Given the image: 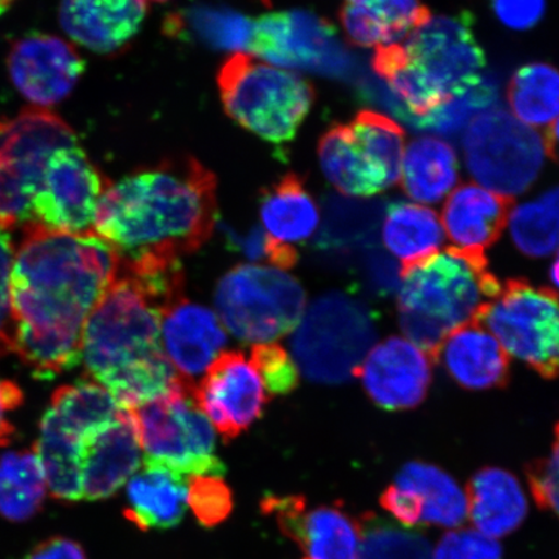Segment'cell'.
<instances>
[{"mask_svg":"<svg viewBox=\"0 0 559 559\" xmlns=\"http://www.w3.org/2000/svg\"><path fill=\"white\" fill-rule=\"evenodd\" d=\"M24 233L10 282L11 352L37 379L51 380L81 361L83 331L117 276L120 255L94 233L38 225Z\"/></svg>","mask_w":559,"mask_h":559,"instance_id":"obj_1","label":"cell"},{"mask_svg":"<svg viewBox=\"0 0 559 559\" xmlns=\"http://www.w3.org/2000/svg\"><path fill=\"white\" fill-rule=\"evenodd\" d=\"M216 221V180L193 158L144 167L110 185L93 233L123 260L178 261L200 249Z\"/></svg>","mask_w":559,"mask_h":559,"instance_id":"obj_2","label":"cell"},{"mask_svg":"<svg viewBox=\"0 0 559 559\" xmlns=\"http://www.w3.org/2000/svg\"><path fill=\"white\" fill-rule=\"evenodd\" d=\"M404 40L376 48L372 67L412 117L435 114L484 81L486 56L469 13L430 16Z\"/></svg>","mask_w":559,"mask_h":559,"instance_id":"obj_3","label":"cell"},{"mask_svg":"<svg viewBox=\"0 0 559 559\" xmlns=\"http://www.w3.org/2000/svg\"><path fill=\"white\" fill-rule=\"evenodd\" d=\"M501 288L485 250L452 247L437 251L401 270L397 311L402 330L436 362L447 335L477 321Z\"/></svg>","mask_w":559,"mask_h":559,"instance_id":"obj_4","label":"cell"},{"mask_svg":"<svg viewBox=\"0 0 559 559\" xmlns=\"http://www.w3.org/2000/svg\"><path fill=\"white\" fill-rule=\"evenodd\" d=\"M160 323L163 306L118 267L83 331L87 379L115 396L139 370L169 359L160 347Z\"/></svg>","mask_w":559,"mask_h":559,"instance_id":"obj_5","label":"cell"},{"mask_svg":"<svg viewBox=\"0 0 559 559\" xmlns=\"http://www.w3.org/2000/svg\"><path fill=\"white\" fill-rule=\"evenodd\" d=\"M218 85L227 115L267 142L296 136L314 100L310 82L255 56L234 53L221 68Z\"/></svg>","mask_w":559,"mask_h":559,"instance_id":"obj_6","label":"cell"},{"mask_svg":"<svg viewBox=\"0 0 559 559\" xmlns=\"http://www.w3.org/2000/svg\"><path fill=\"white\" fill-rule=\"evenodd\" d=\"M377 337L373 313L344 293L319 297L292 337L293 358L307 379L338 384L352 380Z\"/></svg>","mask_w":559,"mask_h":559,"instance_id":"obj_7","label":"cell"},{"mask_svg":"<svg viewBox=\"0 0 559 559\" xmlns=\"http://www.w3.org/2000/svg\"><path fill=\"white\" fill-rule=\"evenodd\" d=\"M404 130L391 118L362 110L348 123L335 124L319 143L324 177L341 193L372 198L401 179Z\"/></svg>","mask_w":559,"mask_h":559,"instance_id":"obj_8","label":"cell"},{"mask_svg":"<svg viewBox=\"0 0 559 559\" xmlns=\"http://www.w3.org/2000/svg\"><path fill=\"white\" fill-rule=\"evenodd\" d=\"M193 381L183 379L166 395L128 409L144 451V466L185 477H222L226 466L215 454L214 430L193 401Z\"/></svg>","mask_w":559,"mask_h":559,"instance_id":"obj_9","label":"cell"},{"mask_svg":"<svg viewBox=\"0 0 559 559\" xmlns=\"http://www.w3.org/2000/svg\"><path fill=\"white\" fill-rule=\"evenodd\" d=\"M76 144L70 126L46 108H26L0 120V227L34 225L33 200L48 157Z\"/></svg>","mask_w":559,"mask_h":559,"instance_id":"obj_10","label":"cell"},{"mask_svg":"<svg viewBox=\"0 0 559 559\" xmlns=\"http://www.w3.org/2000/svg\"><path fill=\"white\" fill-rule=\"evenodd\" d=\"M215 304L236 338L265 344L296 330L305 313L306 293L283 271L240 264L221 280Z\"/></svg>","mask_w":559,"mask_h":559,"instance_id":"obj_11","label":"cell"},{"mask_svg":"<svg viewBox=\"0 0 559 559\" xmlns=\"http://www.w3.org/2000/svg\"><path fill=\"white\" fill-rule=\"evenodd\" d=\"M475 323L544 379H559V296L555 290L509 278Z\"/></svg>","mask_w":559,"mask_h":559,"instance_id":"obj_12","label":"cell"},{"mask_svg":"<svg viewBox=\"0 0 559 559\" xmlns=\"http://www.w3.org/2000/svg\"><path fill=\"white\" fill-rule=\"evenodd\" d=\"M463 146L472 177L486 190L512 200L535 183L547 156L544 138L496 108L473 118Z\"/></svg>","mask_w":559,"mask_h":559,"instance_id":"obj_13","label":"cell"},{"mask_svg":"<svg viewBox=\"0 0 559 559\" xmlns=\"http://www.w3.org/2000/svg\"><path fill=\"white\" fill-rule=\"evenodd\" d=\"M249 51L269 64L348 80L358 72L333 25L306 11L274 12L254 21Z\"/></svg>","mask_w":559,"mask_h":559,"instance_id":"obj_14","label":"cell"},{"mask_svg":"<svg viewBox=\"0 0 559 559\" xmlns=\"http://www.w3.org/2000/svg\"><path fill=\"white\" fill-rule=\"evenodd\" d=\"M109 186L79 145L56 150L34 195V225L55 233L93 234L97 205Z\"/></svg>","mask_w":559,"mask_h":559,"instance_id":"obj_15","label":"cell"},{"mask_svg":"<svg viewBox=\"0 0 559 559\" xmlns=\"http://www.w3.org/2000/svg\"><path fill=\"white\" fill-rule=\"evenodd\" d=\"M192 396L225 442L260 418L270 400L260 374L240 352L222 353L194 384Z\"/></svg>","mask_w":559,"mask_h":559,"instance_id":"obj_16","label":"cell"},{"mask_svg":"<svg viewBox=\"0 0 559 559\" xmlns=\"http://www.w3.org/2000/svg\"><path fill=\"white\" fill-rule=\"evenodd\" d=\"M381 506L407 528L454 530L467 520L466 492L440 467L414 461L404 465L382 493Z\"/></svg>","mask_w":559,"mask_h":559,"instance_id":"obj_17","label":"cell"},{"mask_svg":"<svg viewBox=\"0 0 559 559\" xmlns=\"http://www.w3.org/2000/svg\"><path fill=\"white\" fill-rule=\"evenodd\" d=\"M262 510L298 545L304 559H359L361 524L344 509L310 508L302 496L271 495L262 501Z\"/></svg>","mask_w":559,"mask_h":559,"instance_id":"obj_18","label":"cell"},{"mask_svg":"<svg viewBox=\"0 0 559 559\" xmlns=\"http://www.w3.org/2000/svg\"><path fill=\"white\" fill-rule=\"evenodd\" d=\"M9 70L19 93L35 107L46 108L72 93L85 62L67 40L55 35L31 34L12 45Z\"/></svg>","mask_w":559,"mask_h":559,"instance_id":"obj_19","label":"cell"},{"mask_svg":"<svg viewBox=\"0 0 559 559\" xmlns=\"http://www.w3.org/2000/svg\"><path fill=\"white\" fill-rule=\"evenodd\" d=\"M55 419L79 439L83 499H109L135 475L142 463V447L128 409L114 423L99 428L76 431Z\"/></svg>","mask_w":559,"mask_h":559,"instance_id":"obj_20","label":"cell"},{"mask_svg":"<svg viewBox=\"0 0 559 559\" xmlns=\"http://www.w3.org/2000/svg\"><path fill=\"white\" fill-rule=\"evenodd\" d=\"M432 362L429 354L409 340L390 337L370 349L356 376L380 408L411 409L428 395Z\"/></svg>","mask_w":559,"mask_h":559,"instance_id":"obj_21","label":"cell"},{"mask_svg":"<svg viewBox=\"0 0 559 559\" xmlns=\"http://www.w3.org/2000/svg\"><path fill=\"white\" fill-rule=\"evenodd\" d=\"M148 0H61L60 24L68 37L87 50L120 52L135 38Z\"/></svg>","mask_w":559,"mask_h":559,"instance_id":"obj_22","label":"cell"},{"mask_svg":"<svg viewBox=\"0 0 559 559\" xmlns=\"http://www.w3.org/2000/svg\"><path fill=\"white\" fill-rule=\"evenodd\" d=\"M160 331L167 358L181 377L191 381L213 365L227 344L216 314L185 298L163 311Z\"/></svg>","mask_w":559,"mask_h":559,"instance_id":"obj_23","label":"cell"},{"mask_svg":"<svg viewBox=\"0 0 559 559\" xmlns=\"http://www.w3.org/2000/svg\"><path fill=\"white\" fill-rule=\"evenodd\" d=\"M436 362H442L452 380L467 390L502 388L509 381V354L484 325L475 321L447 335Z\"/></svg>","mask_w":559,"mask_h":559,"instance_id":"obj_24","label":"cell"},{"mask_svg":"<svg viewBox=\"0 0 559 559\" xmlns=\"http://www.w3.org/2000/svg\"><path fill=\"white\" fill-rule=\"evenodd\" d=\"M512 199L477 185H464L447 200L442 226L454 247L485 250L500 239Z\"/></svg>","mask_w":559,"mask_h":559,"instance_id":"obj_25","label":"cell"},{"mask_svg":"<svg viewBox=\"0 0 559 559\" xmlns=\"http://www.w3.org/2000/svg\"><path fill=\"white\" fill-rule=\"evenodd\" d=\"M465 492L467 520L492 539L512 534L526 520V493L519 479L500 467H485L475 473Z\"/></svg>","mask_w":559,"mask_h":559,"instance_id":"obj_26","label":"cell"},{"mask_svg":"<svg viewBox=\"0 0 559 559\" xmlns=\"http://www.w3.org/2000/svg\"><path fill=\"white\" fill-rule=\"evenodd\" d=\"M430 16L421 0H344L340 13L348 40L366 48L401 44Z\"/></svg>","mask_w":559,"mask_h":559,"instance_id":"obj_27","label":"cell"},{"mask_svg":"<svg viewBox=\"0 0 559 559\" xmlns=\"http://www.w3.org/2000/svg\"><path fill=\"white\" fill-rule=\"evenodd\" d=\"M188 478L164 467L144 466L129 480L126 519L143 531L178 526L188 509Z\"/></svg>","mask_w":559,"mask_h":559,"instance_id":"obj_28","label":"cell"},{"mask_svg":"<svg viewBox=\"0 0 559 559\" xmlns=\"http://www.w3.org/2000/svg\"><path fill=\"white\" fill-rule=\"evenodd\" d=\"M402 187L412 200L436 204L459 181V160L452 145L435 136L417 138L403 157Z\"/></svg>","mask_w":559,"mask_h":559,"instance_id":"obj_29","label":"cell"},{"mask_svg":"<svg viewBox=\"0 0 559 559\" xmlns=\"http://www.w3.org/2000/svg\"><path fill=\"white\" fill-rule=\"evenodd\" d=\"M260 213L264 233L290 247L309 240L320 222L317 202L293 174L263 192Z\"/></svg>","mask_w":559,"mask_h":559,"instance_id":"obj_30","label":"cell"},{"mask_svg":"<svg viewBox=\"0 0 559 559\" xmlns=\"http://www.w3.org/2000/svg\"><path fill=\"white\" fill-rule=\"evenodd\" d=\"M384 247L401 262V270L426 260L444 241L439 216L429 207L395 202L386 210L382 227Z\"/></svg>","mask_w":559,"mask_h":559,"instance_id":"obj_31","label":"cell"},{"mask_svg":"<svg viewBox=\"0 0 559 559\" xmlns=\"http://www.w3.org/2000/svg\"><path fill=\"white\" fill-rule=\"evenodd\" d=\"M48 491L46 475L34 451H9L0 456V515L25 522L39 513Z\"/></svg>","mask_w":559,"mask_h":559,"instance_id":"obj_32","label":"cell"},{"mask_svg":"<svg viewBox=\"0 0 559 559\" xmlns=\"http://www.w3.org/2000/svg\"><path fill=\"white\" fill-rule=\"evenodd\" d=\"M254 21L240 13L195 7L167 21V32L190 35L215 50L241 53L249 51Z\"/></svg>","mask_w":559,"mask_h":559,"instance_id":"obj_33","label":"cell"},{"mask_svg":"<svg viewBox=\"0 0 559 559\" xmlns=\"http://www.w3.org/2000/svg\"><path fill=\"white\" fill-rule=\"evenodd\" d=\"M508 102L522 123L554 124L559 118V70L543 62L521 68L509 82Z\"/></svg>","mask_w":559,"mask_h":559,"instance_id":"obj_34","label":"cell"},{"mask_svg":"<svg viewBox=\"0 0 559 559\" xmlns=\"http://www.w3.org/2000/svg\"><path fill=\"white\" fill-rule=\"evenodd\" d=\"M509 230L515 247L530 258H545L559 249V187L512 210Z\"/></svg>","mask_w":559,"mask_h":559,"instance_id":"obj_35","label":"cell"},{"mask_svg":"<svg viewBox=\"0 0 559 559\" xmlns=\"http://www.w3.org/2000/svg\"><path fill=\"white\" fill-rule=\"evenodd\" d=\"M359 559H435L426 537L379 516L362 520Z\"/></svg>","mask_w":559,"mask_h":559,"instance_id":"obj_36","label":"cell"},{"mask_svg":"<svg viewBox=\"0 0 559 559\" xmlns=\"http://www.w3.org/2000/svg\"><path fill=\"white\" fill-rule=\"evenodd\" d=\"M495 97L493 83L481 81L477 87L445 104L435 114L417 118L414 123L419 129L435 131L438 134H457L466 123H471L473 118L485 111L489 105H492Z\"/></svg>","mask_w":559,"mask_h":559,"instance_id":"obj_37","label":"cell"},{"mask_svg":"<svg viewBox=\"0 0 559 559\" xmlns=\"http://www.w3.org/2000/svg\"><path fill=\"white\" fill-rule=\"evenodd\" d=\"M188 508L202 526L213 528L233 512V491L223 477L193 475L188 478Z\"/></svg>","mask_w":559,"mask_h":559,"instance_id":"obj_38","label":"cell"},{"mask_svg":"<svg viewBox=\"0 0 559 559\" xmlns=\"http://www.w3.org/2000/svg\"><path fill=\"white\" fill-rule=\"evenodd\" d=\"M251 365L271 395H286L298 386L299 373L296 362L277 344H261L251 348Z\"/></svg>","mask_w":559,"mask_h":559,"instance_id":"obj_39","label":"cell"},{"mask_svg":"<svg viewBox=\"0 0 559 559\" xmlns=\"http://www.w3.org/2000/svg\"><path fill=\"white\" fill-rule=\"evenodd\" d=\"M330 209L326 227L320 235V245L324 248H344L347 245L365 240L373 225V210L362 206H342Z\"/></svg>","mask_w":559,"mask_h":559,"instance_id":"obj_40","label":"cell"},{"mask_svg":"<svg viewBox=\"0 0 559 559\" xmlns=\"http://www.w3.org/2000/svg\"><path fill=\"white\" fill-rule=\"evenodd\" d=\"M435 559H502V549L498 540L475 528L450 530L439 540Z\"/></svg>","mask_w":559,"mask_h":559,"instance_id":"obj_41","label":"cell"},{"mask_svg":"<svg viewBox=\"0 0 559 559\" xmlns=\"http://www.w3.org/2000/svg\"><path fill=\"white\" fill-rule=\"evenodd\" d=\"M226 235L233 247L242 251L250 260H265L283 270L292 269L298 261L295 248L272 239L261 227L251 229L247 235H237L227 227Z\"/></svg>","mask_w":559,"mask_h":559,"instance_id":"obj_42","label":"cell"},{"mask_svg":"<svg viewBox=\"0 0 559 559\" xmlns=\"http://www.w3.org/2000/svg\"><path fill=\"white\" fill-rule=\"evenodd\" d=\"M527 479L537 506L550 510L559 519V423L550 453L528 465Z\"/></svg>","mask_w":559,"mask_h":559,"instance_id":"obj_43","label":"cell"},{"mask_svg":"<svg viewBox=\"0 0 559 559\" xmlns=\"http://www.w3.org/2000/svg\"><path fill=\"white\" fill-rule=\"evenodd\" d=\"M15 253L9 230L0 227V354L11 352L10 282Z\"/></svg>","mask_w":559,"mask_h":559,"instance_id":"obj_44","label":"cell"},{"mask_svg":"<svg viewBox=\"0 0 559 559\" xmlns=\"http://www.w3.org/2000/svg\"><path fill=\"white\" fill-rule=\"evenodd\" d=\"M501 24L512 31H528L543 19L545 0H491Z\"/></svg>","mask_w":559,"mask_h":559,"instance_id":"obj_45","label":"cell"},{"mask_svg":"<svg viewBox=\"0 0 559 559\" xmlns=\"http://www.w3.org/2000/svg\"><path fill=\"white\" fill-rule=\"evenodd\" d=\"M23 391L17 383L0 379V445L10 444L15 426L9 419L11 412L23 403Z\"/></svg>","mask_w":559,"mask_h":559,"instance_id":"obj_46","label":"cell"},{"mask_svg":"<svg viewBox=\"0 0 559 559\" xmlns=\"http://www.w3.org/2000/svg\"><path fill=\"white\" fill-rule=\"evenodd\" d=\"M23 559H87L81 545L64 536L40 542Z\"/></svg>","mask_w":559,"mask_h":559,"instance_id":"obj_47","label":"cell"},{"mask_svg":"<svg viewBox=\"0 0 559 559\" xmlns=\"http://www.w3.org/2000/svg\"><path fill=\"white\" fill-rule=\"evenodd\" d=\"M544 142L545 148H547V156H554V153L559 148V118L548 130Z\"/></svg>","mask_w":559,"mask_h":559,"instance_id":"obj_48","label":"cell"},{"mask_svg":"<svg viewBox=\"0 0 559 559\" xmlns=\"http://www.w3.org/2000/svg\"><path fill=\"white\" fill-rule=\"evenodd\" d=\"M550 278L551 282H554L557 288L559 289V253L557 254L554 264H551Z\"/></svg>","mask_w":559,"mask_h":559,"instance_id":"obj_49","label":"cell"},{"mask_svg":"<svg viewBox=\"0 0 559 559\" xmlns=\"http://www.w3.org/2000/svg\"><path fill=\"white\" fill-rule=\"evenodd\" d=\"M13 2H15V0H0V15L9 10Z\"/></svg>","mask_w":559,"mask_h":559,"instance_id":"obj_50","label":"cell"},{"mask_svg":"<svg viewBox=\"0 0 559 559\" xmlns=\"http://www.w3.org/2000/svg\"><path fill=\"white\" fill-rule=\"evenodd\" d=\"M559 157V148L554 153V156L551 158H558Z\"/></svg>","mask_w":559,"mask_h":559,"instance_id":"obj_51","label":"cell"},{"mask_svg":"<svg viewBox=\"0 0 559 559\" xmlns=\"http://www.w3.org/2000/svg\"><path fill=\"white\" fill-rule=\"evenodd\" d=\"M153 2L165 3V2H169V0H153Z\"/></svg>","mask_w":559,"mask_h":559,"instance_id":"obj_52","label":"cell"}]
</instances>
